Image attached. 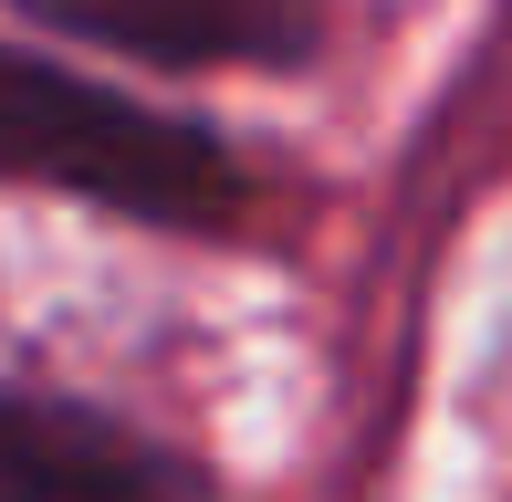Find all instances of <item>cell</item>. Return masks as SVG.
Segmentation results:
<instances>
[{
	"mask_svg": "<svg viewBox=\"0 0 512 502\" xmlns=\"http://www.w3.org/2000/svg\"><path fill=\"white\" fill-rule=\"evenodd\" d=\"M0 502H189V471L95 408L0 398Z\"/></svg>",
	"mask_w": 512,
	"mask_h": 502,
	"instance_id": "obj_2",
	"label": "cell"
},
{
	"mask_svg": "<svg viewBox=\"0 0 512 502\" xmlns=\"http://www.w3.org/2000/svg\"><path fill=\"white\" fill-rule=\"evenodd\" d=\"M0 178H42V189L105 199V210H136V220H220L230 210V157L199 126L95 95V84L21 63V53H0Z\"/></svg>",
	"mask_w": 512,
	"mask_h": 502,
	"instance_id": "obj_1",
	"label": "cell"
},
{
	"mask_svg": "<svg viewBox=\"0 0 512 502\" xmlns=\"http://www.w3.org/2000/svg\"><path fill=\"white\" fill-rule=\"evenodd\" d=\"M53 21L115 42L136 63H283L314 42V0H42Z\"/></svg>",
	"mask_w": 512,
	"mask_h": 502,
	"instance_id": "obj_3",
	"label": "cell"
}]
</instances>
